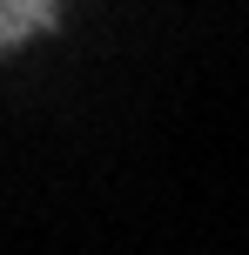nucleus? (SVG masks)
Returning <instances> with one entry per match:
<instances>
[{
    "label": "nucleus",
    "instance_id": "f257e3e1",
    "mask_svg": "<svg viewBox=\"0 0 249 255\" xmlns=\"http://www.w3.org/2000/svg\"><path fill=\"white\" fill-rule=\"evenodd\" d=\"M54 13H61V0H0V40H7V47H20L27 34L54 27Z\"/></svg>",
    "mask_w": 249,
    "mask_h": 255
}]
</instances>
